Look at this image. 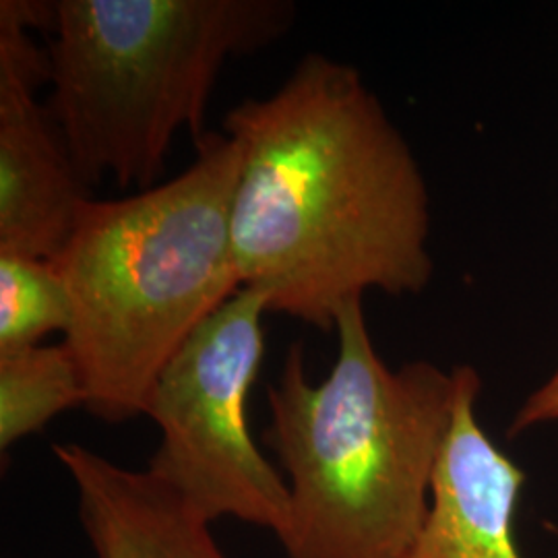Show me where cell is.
Listing matches in <instances>:
<instances>
[{
    "instance_id": "obj_1",
    "label": "cell",
    "mask_w": 558,
    "mask_h": 558,
    "mask_svg": "<svg viewBox=\"0 0 558 558\" xmlns=\"http://www.w3.org/2000/svg\"><path fill=\"white\" fill-rule=\"evenodd\" d=\"M239 143L230 214L240 288L336 331L348 302L422 294L433 279L430 195L410 143L359 69L304 54L267 98L223 119Z\"/></svg>"
},
{
    "instance_id": "obj_2",
    "label": "cell",
    "mask_w": 558,
    "mask_h": 558,
    "mask_svg": "<svg viewBox=\"0 0 558 558\" xmlns=\"http://www.w3.org/2000/svg\"><path fill=\"white\" fill-rule=\"evenodd\" d=\"M338 359L323 383L304 345L267 387L274 451L290 490L286 558H403L430 511L458 383L428 360L389 368L352 300L336 320Z\"/></svg>"
},
{
    "instance_id": "obj_3",
    "label": "cell",
    "mask_w": 558,
    "mask_h": 558,
    "mask_svg": "<svg viewBox=\"0 0 558 558\" xmlns=\"http://www.w3.org/2000/svg\"><path fill=\"white\" fill-rule=\"evenodd\" d=\"M177 179L119 201H92L54 260L69 299L64 343L80 366L85 410L122 424L180 345L240 290L230 214L240 147L207 131Z\"/></svg>"
},
{
    "instance_id": "obj_4",
    "label": "cell",
    "mask_w": 558,
    "mask_h": 558,
    "mask_svg": "<svg viewBox=\"0 0 558 558\" xmlns=\"http://www.w3.org/2000/svg\"><path fill=\"white\" fill-rule=\"evenodd\" d=\"M292 0L50 2L48 110L89 186H158L180 131L195 143L221 69L286 36Z\"/></svg>"
},
{
    "instance_id": "obj_5",
    "label": "cell",
    "mask_w": 558,
    "mask_h": 558,
    "mask_svg": "<svg viewBox=\"0 0 558 558\" xmlns=\"http://www.w3.org/2000/svg\"><path fill=\"white\" fill-rule=\"evenodd\" d=\"M267 313L265 294L240 288L166 364L145 408L161 435L147 470L207 523L234 518L279 536L290 490L257 449L246 418Z\"/></svg>"
},
{
    "instance_id": "obj_6",
    "label": "cell",
    "mask_w": 558,
    "mask_h": 558,
    "mask_svg": "<svg viewBox=\"0 0 558 558\" xmlns=\"http://www.w3.org/2000/svg\"><path fill=\"white\" fill-rule=\"evenodd\" d=\"M20 0L0 2V255L57 259L92 203L59 124L38 89L48 50L32 38Z\"/></svg>"
},
{
    "instance_id": "obj_7",
    "label": "cell",
    "mask_w": 558,
    "mask_h": 558,
    "mask_svg": "<svg viewBox=\"0 0 558 558\" xmlns=\"http://www.w3.org/2000/svg\"><path fill=\"white\" fill-rule=\"evenodd\" d=\"M458 396L430 490V511L403 558H523L513 521L525 472L480 426L478 371L453 368Z\"/></svg>"
},
{
    "instance_id": "obj_8",
    "label": "cell",
    "mask_w": 558,
    "mask_h": 558,
    "mask_svg": "<svg viewBox=\"0 0 558 558\" xmlns=\"http://www.w3.org/2000/svg\"><path fill=\"white\" fill-rule=\"evenodd\" d=\"M52 453L75 486L96 558H228L211 523L149 470L124 468L80 442H60Z\"/></svg>"
},
{
    "instance_id": "obj_9",
    "label": "cell",
    "mask_w": 558,
    "mask_h": 558,
    "mask_svg": "<svg viewBox=\"0 0 558 558\" xmlns=\"http://www.w3.org/2000/svg\"><path fill=\"white\" fill-rule=\"evenodd\" d=\"M85 408L80 366L64 341L0 354V451Z\"/></svg>"
},
{
    "instance_id": "obj_10",
    "label": "cell",
    "mask_w": 558,
    "mask_h": 558,
    "mask_svg": "<svg viewBox=\"0 0 558 558\" xmlns=\"http://www.w3.org/2000/svg\"><path fill=\"white\" fill-rule=\"evenodd\" d=\"M71 325V299L57 263L0 255V354L40 345Z\"/></svg>"
},
{
    "instance_id": "obj_11",
    "label": "cell",
    "mask_w": 558,
    "mask_h": 558,
    "mask_svg": "<svg viewBox=\"0 0 558 558\" xmlns=\"http://www.w3.org/2000/svg\"><path fill=\"white\" fill-rule=\"evenodd\" d=\"M558 422V368L550 379L542 383L538 389L521 403L518 414L511 420L507 437L515 439L534 426Z\"/></svg>"
}]
</instances>
